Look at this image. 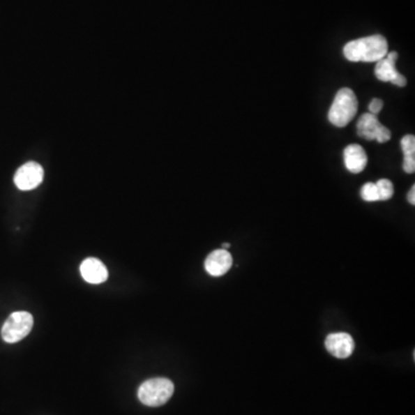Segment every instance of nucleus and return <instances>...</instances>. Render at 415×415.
Returning a JSON list of instances; mask_svg holds the SVG:
<instances>
[{
	"label": "nucleus",
	"instance_id": "1",
	"mask_svg": "<svg viewBox=\"0 0 415 415\" xmlns=\"http://www.w3.org/2000/svg\"><path fill=\"white\" fill-rule=\"evenodd\" d=\"M344 56L353 63H377L388 54V42L382 35L351 40L344 47Z\"/></svg>",
	"mask_w": 415,
	"mask_h": 415
},
{
	"label": "nucleus",
	"instance_id": "2",
	"mask_svg": "<svg viewBox=\"0 0 415 415\" xmlns=\"http://www.w3.org/2000/svg\"><path fill=\"white\" fill-rule=\"evenodd\" d=\"M358 112V98L356 93L349 88H342L335 93L332 102L328 119L333 126L345 127L349 125Z\"/></svg>",
	"mask_w": 415,
	"mask_h": 415
},
{
	"label": "nucleus",
	"instance_id": "3",
	"mask_svg": "<svg viewBox=\"0 0 415 415\" xmlns=\"http://www.w3.org/2000/svg\"><path fill=\"white\" fill-rule=\"evenodd\" d=\"M174 392V386L164 377L148 379L142 383L137 391L139 402L150 407H158L169 402Z\"/></svg>",
	"mask_w": 415,
	"mask_h": 415
},
{
	"label": "nucleus",
	"instance_id": "4",
	"mask_svg": "<svg viewBox=\"0 0 415 415\" xmlns=\"http://www.w3.org/2000/svg\"><path fill=\"white\" fill-rule=\"evenodd\" d=\"M33 319L28 312H15L3 323L1 338L8 344L21 342L33 329Z\"/></svg>",
	"mask_w": 415,
	"mask_h": 415
},
{
	"label": "nucleus",
	"instance_id": "5",
	"mask_svg": "<svg viewBox=\"0 0 415 415\" xmlns=\"http://www.w3.org/2000/svg\"><path fill=\"white\" fill-rule=\"evenodd\" d=\"M356 130L359 137L369 141L376 139L377 142L386 143L391 139V132L379 123L377 116L372 113H365L360 116Z\"/></svg>",
	"mask_w": 415,
	"mask_h": 415
},
{
	"label": "nucleus",
	"instance_id": "6",
	"mask_svg": "<svg viewBox=\"0 0 415 415\" xmlns=\"http://www.w3.org/2000/svg\"><path fill=\"white\" fill-rule=\"evenodd\" d=\"M43 178L44 169L42 165L36 162H28L17 169L14 176V183L19 190H31L40 186Z\"/></svg>",
	"mask_w": 415,
	"mask_h": 415
},
{
	"label": "nucleus",
	"instance_id": "7",
	"mask_svg": "<svg viewBox=\"0 0 415 415\" xmlns=\"http://www.w3.org/2000/svg\"><path fill=\"white\" fill-rule=\"evenodd\" d=\"M398 59L397 52H390L384 58L379 60L376 63L375 75L382 82H391L398 86H405L407 84L406 77L399 73L395 68V61Z\"/></svg>",
	"mask_w": 415,
	"mask_h": 415
},
{
	"label": "nucleus",
	"instance_id": "8",
	"mask_svg": "<svg viewBox=\"0 0 415 415\" xmlns=\"http://www.w3.org/2000/svg\"><path fill=\"white\" fill-rule=\"evenodd\" d=\"M328 352L338 359H346L352 356L356 349V342L352 335L346 332H335L328 335L326 339Z\"/></svg>",
	"mask_w": 415,
	"mask_h": 415
},
{
	"label": "nucleus",
	"instance_id": "9",
	"mask_svg": "<svg viewBox=\"0 0 415 415\" xmlns=\"http://www.w3.org/2000/svg\"><path fill=\"white\" fill-rule=\"evenodd\" d=\"M232 264V255L226 249H216L206 257L204 268L210 276L220 277L231 269Z\"/></svg>",
	"mask_w": 415,
	"mask_h": 415
},
{
	"label": "nucleus",
	"instance_id": "10",
	"mask_svg": "<svg viewBox=\"0 0 415 415\" xmlns=\"http://www.w3.org/2000/svg\"><path fill=\"white\" fill-rule=\"evenodd\" d=\"M81 275L83 279L89 284H102L107 282L109 273L104 263L95 257H89L83 261L80 266Z\"/></svg>",
	"mask_w": 415,
	"mask_h": 415
},
{
	"label": "nucleus",
	"instance_id": "11",
	"mask_svg": "<svg viewBox=\"0 0 415 415\" xmlns=\"http://www.w3.org/2000/svg\"><path fill=\"white\" fill-rule=\"evenodd\" d=\"M367 153L359 144H349L344 149V163L349 172L358 174L367 166Z\"/></svg>",
	"mask_w": 415,
	"mask_h": 415
},
{
	"label": "nucleus",
	"instance_id": "12",
	"mask_svg": "<svg viewBox=\"0 0 415 415\" xmlns=\"http://www.w3.org/2000/svg\"><path fill=\"white\" fill-rule=\"evenodd\" d=\"M404 162L402 169L406 173H414L415 171V137L414 135H405L400 141Z\"/></svg>",
	"mask_w": 415,
	"mask_h": 415
},
{
	"label": "nucleus",
	"instance_id": "13",
	"mask_svg": "<svg viewBox=\"0 0 415 415\" xmlns=\"http://www.w3.org/2000/svg\"><path fill=\"white\" fill-rule=\"evenodd\" d=\"M375 185L377 193H379V201H388L393 196L395 190H393V185L390 180L381 179Z\"/></svg>",
	"mask_w": 415,
	"mask_h": 415
},
{
	"label": "nucleus",
	"instance_id": "14",
	"mask_svg": "<svg viewBox=\"0 0 415 415\" xmlns=\"http://www.w3.org/2000/svg\"><path fill=\"white\" fill-rule=\"evenodd\" d=\"M361 197L365 199V202H376L379 201V193H377V188L374 183H367L362 186Z\"/></svg>",
	"mask_w": 415,
	"mask_h": 415
},
{
	"label": "nucleus",
	"instance_id": "15",
	"mask_svg": "<svg viewBox=\"0 0 415 415\" xmlns=\"http://www.w3.org/2000/svg\"><path fill=\"white\" fill-rule=\"evenodd\" d=\"M383 105H384V103H383L382 100H379V98H374V100L370 102V104H369V113L377 116V114L381 112V110H382Z\"/></svg>",
	"mask_w": 415,
	"mask_h": 415
},
{
	"label": "nucleus",
	"instance_id": "16",
	"mask_svg": "<svg viewBox=\"0 0 415 415\" xmlns=\"http://www.w3.org/2000/svg\"><path fill=\"white\" fill-rule=\"evenodd\" d=\"M407 199H409V202L414 206L415 204V186L413 185L412 188L409 190V195H407Z\"/></svg>",
	"mask_w": 415,
	"mask_h": 415
},
{
	"label": "nucleus",
	"instance_id": "17",
	"mask_svg": "<svg viewBox=\"0 0 415 415\" xmlns=\"http://www.w3.org/2000/svg\"><path fill=\"white\" fill-rule=\"evenodd\" d=\"M222 249H227L229 248V247H231V245H229V243H222Z\"/></svg>",
	"mask_w": 415,
	"mask_h": 415
}]
</instances>
